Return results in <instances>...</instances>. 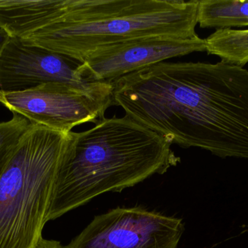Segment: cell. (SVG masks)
Listing matches in <instances>:
<instances>
[{
    "label": "cell",
    "mask_w": 248,
    "mask_h": 248,
    "mask_svg": "<svg viewBox=\"0 0 248 248\" xmlns=\"http://www.w3.org/2000/svg\"><path fill=\"white\" fill-rule=\"evenodd\" d=\"M205 40L208 54L235 65L248 64V29H217Z\"/></svg>",
    "instance_id": "obj_11"
},
{
    "label": "cell",
    "mask_w": 248,
    "mask_h": 248,
    "mask_svg": "<svg viewBox=\"0 0 248 248\" xmlns=\"http://www.w3.org/2000/svg\"><path fill=\"white\" fill-rule=\"evenodd\" d=\"M81 63L18 38H10L0 56V93L24 91L50 83L84 85Z\"/></svg>",
    "instance_id": "obj_8"
},
{
    "label": "cell",
    "mask_w": 248,
    "mask_h": 248,
    "mask_svg": "<svg viewBox=\"0 0 248 248\" xmlns=\"http://www.w3.org/2000/svg\"><path fill=\"white\" fill-rule=\"evenodd\" d=\"M204 51L206 40L198 36L140 38L95 51L80 64L78 74L90 83H110L165 60Z\"/></svg>",
    "instance_id": "obj_7"
},
{
    "label": "cell",
    "mask_w": 248,
    "mask_h": 248,
    "mask_svg": "<svg viewBox=\"0 0 248 248\" xmlns=\"http://www.w3.org/2000/svg\"><path fill=\"white\" fill-rule=\"evenodd\" d=\"M69 133L30 124L0 176V248H35Z\"/></svg>",
    "instance_id": "obj_4"
},
{
    "label": "cell",
    "mask_w": 248,
    "mask_h": 248,
    "mask_svg": "<svg viewBox=\"0 0 248 248\" xmlns=\"http://www.w3.org/2000/svg\"><path fill=\"white\" fill-rule=\"evenodd\" d=\"M30 124L26 118L16 115L10 120L0 122V176Z\"/></svg>",
    "instance_id": "obj_12"
},
{
    "label": "cell",
    "mask_w": 248,
    "mask_h": 248,
    "mask_svg": "<svg viewBox=\"0 0 248 248\" xmlns=\"http://www.w3.org/2000/svg\"><path fill=\"white\" fill-rule=\"evenodd\" d=\"M69 0H0V27L11 38L25 39L55 21Z\"/></svg>",
    "instance_id": "obj_9"
},
{
    "label": "cell",
    "mask_w": 248,
    "mask_h": 248,
    "mask_svg": "<svg viewBox=\"0 0 248 248\" xmlns=\"http://www.w3.org/2000/svg\"><path fill=\"white\" fill-rule=\"evenodd\" d=\"M181 218L141 206L119 207L97 215L63 248H178Z\"/></svg>",
    "instance_id": "obj_6"
},
{
    "label": "cell",
    "mask_w": 248,
    "mask_h": 248,
    "mask_svg": "<svg viewBox=\"0 0 248 248\" xmlns=\"http://www.w3.org/2000/svg\"><path fill=\"white\" fill-rule=\"evenodd\" d=\"M35 248H63L61 243L55 240H46L42 237Z\"/></svg>",
    "instance_id": "obj_13"
},
{
    "label": "cell",
    "mask_w": 248,
    "mask_h": 248,
    "mask_svg": "<svg viewBox=\"0 0 248 248\" xmlns=\"http://www.w3.org/2000/svg\"><path fill=\"white\" fill-rule=\"evenodd\" d=\"M180 158L171 144L125 115L103 118L83 132H70L54 182L46 222L106 192H120Z\"/></svg>",
    "instance_id": "obj_1"
},
{
    "label": "cell",
    "mask_w": 248,
    "mask_h": 248,
    "mask_svg": "<svg viewBox=\"0 0 248 248\" xmlns=\"http://www.w3.org/2000/svg\"><path fill=\"white\" fill-rule=\"evenodd\" d=\"M10 38L11 37L9 36L7 32H5L4 29L0 27V56H1L3 50L5 48L6 45L10 40Z\"/></svg>",
    "instance_id": "obj_14"
},
{
    "label": "cell",
    "mask_w": 248,
    "mask_h": 248,
    "mask_svg": "<svg viewBox=\"0 0 248 248\" xmlns=\"http://www.w3.org/2000/svg\"><path fill=\"white\" fill-rule=\"evenodd\" d=\"M159 111L170 144L248 160V70L242 66L178 62Z\"/></svg>",
    "instance_id": "obj_2"
},
{
    "label": "cell",
    "mask_w": 248,
    "mask_h": 248,
    "mask_svg": "<svg viewBox=\"0 0 248 248\" xmlns=\"http://www.w3.org/2000/svg\"><path fill=\"white\" fill-rule=\"evenodd\" d=\"M199 1L69 0L65 13L24 42L79 63L116 44L150 36H198Z\"/></svg>",
    "instance_id": "obj_3"
},
{
    "label": "cell",
    "mask_w": 248,
    "mask_h": 248,
    "mask_svg": "<svg viewBox=\"0 0 248 248\" xmlns=\"http://www.w3.org/2000/svg\"><path fill=\"white\" fill-rule=\"evenodd\" d=\"M0 103L31 124L68 133L74 127L105 118L113 105L112 84L46 83L24 91L0 93Z\"/></svg>",
    "instance_id": "obj_5"
},
{
    "label": "cell",
    "mask_w": 248,
    "mask_h": 248,
    "mask_svg": "<svg viewBox=\"0 0 248 248\" xmlns=\"http://www.w3.org/2000/svg\"><path fill=\"white\" fill-rule=\"evenodd\" d=\"M198 23L201 28L231 29L248 26V0L199 1Z\"/></svg>",
    "instance_id": "obj_10"
}]
</instances>
